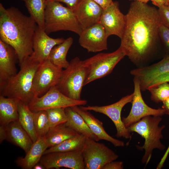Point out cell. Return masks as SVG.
I'll return each instance as SVG.
<instances>
[{
	"label": "cell",
	"mask_w": 169,
	"mask_h": 169,
	"mask_svg": "<svg viewBox=\"0 0 169 169\" xmlns=\"http://www.w3.org/2000/svg\"><path fill=\"white\" fill-rule=\"evenodd\" d=\"M120 46L137 65L147 61L156 50L161 23L158 9L137 1L131 3Z\"/></svg>",
	"instance_id": "obj_1"
},
{
	"label": "cell",
	"mask_w": 169,
	"mask_h": 169,
	"mask_svg": "<svg viewBox=\"0 0 169 169\" xmlns=\"http://www.w3.org/2000/svg\"><path fill=\"white\" fill-rule=\"evenodd\" d=\"M38 26L30 16L18 8L6 9L0 3V39L14 49L20 66L33 53V37Z\"/></svg>",
	"instance_id": "obj_2"
},
{
	"label": "cell",
	"mask_w": 169,
	"mask_h": 169,
	"mask_svg": "<svg viewBox=\"0 0 169 169\" xmlns=\"http://www.w3.org/2000/svg\"><path fill=\"white\" fill-rule=\"evenodd\" d=\"M40 64L31 55L28 57L20 66L19 71L0 87V95L17 99L28 105L34 98L33 80Z\"/></svg>",
	"instance_id": "obj_3"
},
{
	"label": "cell",
	"mask_w": 169,
	"mask_h": 169,
	"mask_svg": "<svg viewBox=\"0 0 169 169\" xmlns=\"http://www.w3.org/2000/svg\"><path fill=\"white\" fill-rule=\"evenodd\" d=\"M161 117L147 116L127 128L130 132H136L145 139L143 145L137 147L140 150H145L141 161L146 166L150 161L154 149L162 151L166 147L161 141L163 138L162 131L165 127L164 125L159 126L162 119Z\"/></svg>",
	"instance_id": "obj_4"
},
{
	"label": "cell",
	"mask_w": 169,
	"mask_h": 169,
	"mask_svg": "<svg viewBox=\"0 0 169 169\" xmlns=\"http://www.w3.org/2000/svg\"><path fill=\"white\" fill-rule=\"evenodd\" d=\"M44 30L48 35L64 30L72 32L79 35L83 30L73 10L55 0H47Z\"/></svg>",
	"instance_id": "obj_5"
},
{
	"label": "cell",
	"mask_w": 169,
	"mask_h": 169,
	"mask_svg": "<svg viewBox=\"0 0 169 169\" xmlns=\"http://www.w3.org/2000/svg\"><path fill=\"white\" fill-rule=\"evenodd\" d=\"M87 74V69L83 60L75 57L71 60L67 68L63 69L56 86L68 97L80 100Z\"/></svg>",
	"instance_id": "obj_6"
},
{
	"label": "cell",
	"mask_w": 169,
	"mask_h": 169,
	"mask_svg": "<svg viewBox=\"0 0 169 169\" xmlns=\"http://www.w3.org/2000/svg\"><path fill=\"white\" fill-rule=\"evenodd\" d=\"M125 54L120 47L111 53H100L86 59L84 62L87 70L84 85L110 74Z\"/></svg>",
	"instance_id": "obj_7"
},
{
	"label": "cell",
	"mask_w": 169,
	"mask_h": 169,
	"mask_svg": "<svg viewBox=\"0 0 169 169\" xmlns=\"http://www.w3.org/2000/svg\"><path fill=\"white\" fill-rule=\"evenodd\" d=\"M86 138L82 151L85 169H102L106 164L116 160L118 155L103 143Z\"/></svg>",
	"instance_id": "obj_8"
},
{
	"label": "cell",
	"mask_w": 169,
	"mask_h": 169,
	"mask_svg": "<svg viewBox=\"0 0 169 169\" xmlns=\"http://www.w3.org/2000/svg\"><path fill=\"white\" fill-rule=\"evenodd\" d=\"M87 101L85 100H75L62 93L56 86L51 88L44 95L34 97L28 105L33 112L55 108L84 105Z\"/></svg>",
	"instance_id": "obj_9"
},
{
	"label": "cell",
	"mask_w": 169,
	"mask_h": 169,
	"mask_svg": "<svg viewBox=\"0 0 169 169\" xmlns=\"http://www.w3.org/2000/svg\"><path fill=\"white\" fill-rule=\"evenodd\" d=\"M63 69L48 59L41 63L33 80V89L34 97L42 96L51 88L57 86Z\"/></svg>",
	"instance_id": "obj_10"
},
{
	"label": "cell",
	"mask_w": 169,
	"mask_h": 169,
	"mask_svg": "<svg viewBox=\"0 0 169 169\" xmlns=\"http://www.w3.org/2000/svg\"><path fill=\"white\" fill-rule=\"evenodd\" d=\"M133 98V93L122 97L118 101L112 104L104 106H80L82 109L93 111L103 114L109 117L114 124L116 130V136L125 139L131 138L130 132L125 126L121 117L123 107L127 103L131 102Z\"/></svg>",
	"instance_id": "obj_11"
},
{
	"label": "cell",
	"mask_w": 169,
	"mask_h": 169,
	"mask_svg": "<svg viewBox=\"0 0 169 169\" xmlns=\"http://www.w3.org/2000/svg\"><path fill=\"white\" fill-rule=\"evenodd\" d=\"M133 82L134 90L131 102V108L127 116L122 118V122L126 128L146 116H162L165 114V111L162 108L157 109L152 108L145 103L141 95L139 81L134 78Z\"/></svg>",
	"instance_id": "obj_12"
},
{
	"label": "cell",
	"mask_w": 169,
	"mask_h": 169,
	"mask_svg": "<svg viewBox=\"0 0 169 169\" xmlns=\"http://www.w3.org/2000/svg\"><path fill=\"white\" fill-rule=\"evenodd\" d=\"M45 169L64 167L85 169L82 151L54 152L43 155L39 162Z\"/></svg>",
	"instance_id": "obj_13"
},
{
	"label": "cell",
	"mask_w": 169,
	"mask_h": 169,
	"mask_svg": "<svg viewBox=\"0 0 169 169\" xmlns=\"http://www.w3.org/2000/svg\"><path fill=\"white\" fill-rule=\"evenodd\" d=\"M99 23L108 37L115 35L121 38L125 25V15L120 11L118 2L113 1L103 9Z\"/></svg>",
	"instance_id": "obj_14"
},
{
	"label": "cell",
	"mask_w": 169,
	"mask_h": 169,
	"mask_svg": "<svg viewBox=\"0 0 169 169\" xmlns=\"http://www.w3.org/2000/svg\"><path fill=\"white\" fill-rule=\"evenodd\" d=\"M79 36L80 45L89 52L96 53L108 49V37L100 23L83 30Z\"/></svg>",
	"instance_id": "obj_15"
},
{
	"label": "cell",
	"mask_w": 169,
	"mask_h": 169,
	"mask_svg": "<svg viewBox=\"0 0 169 169\" xmlns=\"http://www.w3.org/2000/svg\"><path fill=\"white\" fill-rule=\"evenodd\" d=\"M63 38H53L48 36L44 29L38 26L33 37L32 57L41 63L48 60L50 52L56 45L62 43Z\"/></svg>",
	"instance_id": "obj_16"
},
{
	"label": "cell",
	"mask_w": 169,
	"mask_h": 169,
	"mask_svg": "<svg viewBox=\"0 0 169 169\" xmlns=\"http://www.w3.org/2000/svg\"><path fill=\"white\" fill-rule=\"evenodd\" d=\"M169 72V54L151 65L132 69L130 74L138 80L141 90L145 91L148 84L155 78Z\"/></svg>",
	"instance_id": "obj_17"
},
{
	"label": "cell",
	"mask_w": 169,
	"mask_h": 169,
	"mask_svg": "<svg viewBox=\"0 0 169 169\" xmlns=\"http://www.w3.org/2000/svg\"><path fill=\"white\" fill-rule=\"evenodd\" d=\"M103 10L93 0H82L73 11L84 30L99 23Z\"/></svg>",
	"instance_id": "obj_18"
},
{
	"label": "cell",
	"mask_w": 169,
	"mask_h": 169,
	"mask_svg": "<svg viewBox=\"0 0 169 169\" xmlns=\"http://www.w3.org/2000/svg\"><path fill=\"white\" fill-rule=\"evenodd\" d=\"M17 55L10 45L0 39V87L18 73Z\"/></svg>",
	"instance_id": "obj_19"
},
{
	"label": "cell",
	"mask_w": 169,
	"mask_h": 169,
	"mask_svg": "<svg viewBox=\"0 0 169 169\" xmlns=\"http://www.w3.org/2000/svg\"><path fill=\"white\" fill-rule=\"evenodd\" d=\"M71 107L82 116L91 131L99 141L102 140L107 141L116 147H122L125 146L123 141L114 138L109 135L104 129L102 122L96 118L88 111L82 109L79 106Z\"/></svg>",
	"instance_id": "obj_20"
},
{
	"label": "cell",
	"mask_w": 169,
	"mask_h": 169,
	"mask_svg": "<svg viewBox=\"0 0 169 169\" xmlns=\"http://www.w3.org/2000/svg\"><path fill=\"white\" fill-rule=\"evenodd\" d=\"M48 147L45 136L39 137L24 157H19L16 160L17 164L23 169H32L40 161Z\"/></svg>",
	"instance_id": "obj_21"
},
{
	"label": "cell",
	"mask_w": 169,
	"mask_h": 169,
	"mask_svg": "<svg viewBox=\"0 0 169 169\" xmlns=\"http://www.w3.org/2000/svg\"><path fill=\"white\" fill-rule=\"evenodd\" d=\"M6 140L23 149L26 153L33 144L28 133L18 121L12 122L6 125Z\"/></svg>",
	"instance_id": "obj_22"
},
{
	"label": "cell",
	"mask_w": 169,
	"mask_h": 169,
	"mask_svg": "<svg viewBox=\"0 0 169 169\" xmlns=\"http://www.w3.org/2000/svg\"><path fill=\"white\" fill-rule=\"evenodd\" d=\"M67 116L65 124L79 134H81L87 138L92 139L95 141H99L98 137L92 132L82 116L74 110L71 107L65 108Z\"/></svg>",
	"instance_id": "obj_23"
},
{
	"label": "cell",
	"mask_w": 169,
	"mask_h": 169,
	"mask_svg": "<svg viewBox=\"0 0 169 169\" xmlns=\"http://www.w3.org/2000/svg\"><path fill=\"white\" fill-rule=\"evenodd\" d=\"M19 100L0 95V125H6L12 122L18 120Z\"/></svg>",
	"instance_id": "obj_24"
},
{
	"label": "cell",
	"mask_w": 169,
	"mask_h": 169,
	"mask_svg": "<svg viewBox=\"0 0 169 169\" xmlns=\"http://www.w3.org/2000/svg\"><path fill=\"white\" fill-rule=\"evenodd\" d=\"M18 121L34 143L38 138L34 126V112L30 110L28 105L20 100L18 102Z\"/></svg>",
	"instance_id": "obj_25"
},
{
	"label": "cell",
	"mask_w": 169,
	"mask_h": 169,
	"mask_svg": "<svg viewBox=\"0 0 169 169\" xmlns=\"http://www.w3.org/2000/svg\"><path fill=\"white\" fill-rule=\"evenodd\" d=\"M73 42V38L69 37L61 43L55 46L52 49L48 59L61 69L67 68L69 64L66 59L67 55Z\"/></svg>",
	"instance_id": "obj_26"
},
{
	"label": "cell",
	"mask_w": 169,
	"mask_h": 169,
	"mask_svg": "<svg viewBox=\"0 0 169 169\" xmlns=\"http://www.w3.org/2000/svg\"><path fill=\"white\" fill-rule=\"evenodd\" d=\"M78 134L64 123L50 128L45 136L49 147L57 145Z\"/></svg>",
	"instance_id": "obj_27"
},
{
	"label": "cell",
	"mask_w": 169,
	"mask_h": 169,
	"mask_svg": "<svg viewBox=\"0 0 169 169\" xmlns=\"http://www.w3.org/2000/svg\"><path fill=\"white\" fill-rule=\"evenodd\" d=\"M86 137L78 134L61 143L47 149L44 155L54 152L82 151L84 146Z\"/></svg>",
	"instance_id": "obj_28"
},
{
	"label": "cell",
	"mask_w": 169,
	"mask_h": 169,
	"mask_svg": "<svg viewBox=\"0 0 169 169\" xmlns=\"http://www.w3.org/2000/svg\"><path fill=\"white\" fill-rule=\"evenodd\" d=\"M24 3L30 16L38 27L44 29V15L47 0H21Z\"/></svg>",
	"instance_id": "obj_29"
},
{
	"label": "cell",
	"mask_w": 169,
	"mask_h": 169,
	"mask_svg": "<svg viewBox=\"0 0 169 169\" xmlns=\"http://www.w3.org/2000/svg\"><path fill=\"white\" fill-rule=\"evenodd\" d=\"M34 120L35 131L38 137L44 136L50 128L46 110L34 112Z\"/></svg>",
	"instance_id": "obj_30"
},
{
	"label": "cell",
	"mask_w": 169,
	"mask_h": 169,
	"mask_svg": "<svg viewBox=\"0 0 169 169\" xmlns=\"http://www.w3.org/2000/svg\"><path fill=\"white\" fill-rule=\"evenodd\" d=\"M46 110L50 128L66 122L67 119L65 108H55L49 109Z\"/></svg>",
	"instance_id": "obj_31"
},
{
	"label": "cell",
	"mask_w": 169,
	"mask_h": 169,
	"mask_svg": "<svg viewBox=\"0 0 169 169\" xmlns=\"http://www.w3.org/2000/svg\"><path fill=\"white\" fill-rule=\"evenodd\" d=\"M151 99L153 101L158 103L163 101L169 97V83H164L149 89Z\"/></svg>",
	"instance_id": "obj_32"
},
{
	"label": "cell",
	"mask_w": 169,
	"mask_h": 169,
	"mask_svg": "<svg viewBox=\"0 0 169 169\" xmlns=\"http://www.w3.org/2000/svg\"><path fill=\"white\" fill-rule=\"evenodd\" d=\"M159 32L160 38L165 48L167 54H169V29L161 23Z\"/></svg>",
	"instance_id": "obj_33"
},
{
	"label": "cell",
	"mask_w": 169,
	"mask_h": 169,
	"mask_svg": "<svg viewBox=\"0 0 169 169\" xmlns=\"http://www.w3.org/2000/svg\"><path fill=\"white\" fill-rule=\"evenodd\" d=\"M158 11L161 22L169 29V6H161Z\"/></svg>",
	"instance_id": "obj_34"
},
{
	"label": "cell",
	"mask_w": 169,
	"mask_h": 169,
	"mask_svg": "<svg viewBox=\"0 0 169 169\" xmlns=\"http://www.w3.org/2000/svg\"><path fill=\"white\" fill-rule=\"evenodd\" d=\"M166 82H169V72L161 74L152 80L146 86L145 90Z\"/></svg>",
	"instance_id": "obj_35"
},
{
	"label": "cell",
	"mask_w": 169,
	"mask_h": 169,
	"mask_svg": "<svg viewBox=\"0 0 169 169\" xmlns=\"http://www.w3.org/2000/svg\"><path fill=\"white\" fill-rule=\"evenodd\" d=\"M123 162L121 161H111L105 165L102 169H122Z\"/></svg>",
	"instance_id": "obj_36"
},
{
	"label": "cell",
	"mask_w": 169,
	"mask_h": 169,
	"mask_svg": "<svg viewBox=\"0 0 169 169\" xmlns=\"http://www.w3.org/2000/svg\"><path fill=\"white\" fill-rule=\"evenodd\" d=\"M64 3L67 7L73 10L76 7L82 0H54Z\"/></svg>",
	"instance_id": "obj_37"
},
{
	"label": "cell",
	"mask_w": 169,
	"mask_h": 169,
	"mask_svg": "<svg viewBox=\"0 0 169 169\" xmlns=\"http://www.w3.org/2000/svg\"><path fill=\"white\" fill-rule=\"evenodd\" d=\"M100 5L103 9H105L111 3L113 0H93Z\"/></svg>",
	"instance_id": "obj_38"
},
{
	"label": "cell",
	"mask_w": 169,
	"mask_h": 169,
	"mask_svg": "<svg viewBox=\"0 0 169 169\" xmlns=\"http://www.w3.org/2000/svg\"><path fill=\"white\" fill-rule=\"evenodd\" d=\"M6 125H0V142L2 143L3 141L6 140Z\"/></svg>",
	"instance_id": "obj_39"
},
{
	"label": "cell",
	"mask_w": 169,
	"mask_h": 169,
	"mask_svg": "<svg viewBox=\"0 0 169 169\" xmlns=\"http://www.w3.org/2000/svg\"><path fill=\"white\" fill-rule=\"evenodd\" d=\"M169 153V145L160 162L157 166L156 169H160L163 166V165Z\"/></svg>",
	"instance_id": "obj_40"
},
{
	"label": "cell",
	"mask_w": 169,
	"mask_h": 169,
	"mask_svg": "<svg viewBox=\"0 0 169 169\" xmlns=\"http://www.w3.org/2000/svg\"><path fill=\"white\" fill-rule=\"evenodd\" d=\"M162 108L165 111V114L169 115V97L162 102Z\"/></svg>",
	"instance_id": "obj_41"
},
{
	"label": "cell",
	"mask_w": 169,
	"mask_h": 169,
	"mask_svg": "<svg viewBox=\"0 0 169 169\" xmlns=\"http://www.w3.org/2000/svg\"><path fill=\"white\" fill-rule=\"evenodd\" d=\"M152 3L158 8L164 5H167V0H151Z\"/></svg>",
	"instance_id": "obj_42"
},
{
	"label": "cell",
	"mask_w": 169,
	"mask_h": 169,
	"mask_svg": "<svg viewBox=\"0 0 169 169\" xmlns=\"http://www.w3.org/2000/svg\"><path fill=\"white\" fill-rule=\"evenodd\" d=\"M33 169H45L44 167L40 163L36 164L33 167Z\"/></svg>",
	"instance_id": "obj_43"
},
{
	"label": "cell",
	"mask_w": 169,
	"mask_h": 169,
	"mask_svg": "<svg viewBox=\"0 0 169 169\" xmlns=\"http://www.w3.org/2000/svg\"><path fill=\"white\" fill-rule=\"evenodd\" d=\"M151 0H134L133 1H137L143 3H147L149 1Z\"/></svg>",
	"instance_id": "obj_44"
},
{
	"label": "cell",
	"mask_w": 169,
	"mask_h": 169,
	"mask_svg": "<svg viewBox=\"0 0 169 169\" xmlns=\"http://www.w3.org/2000/svg\"><path fill=\"white\" fill-rule=\"evenodd\" d=\"M167 5L169 6V0H167Z\"/></svg>",
	"instance_id": "obj_45"
},
{
	"label": "cell",
	"mask_w": 169,
	"mask_h": 169,
	"mask_svg": "<svg viewBox=\"0 0 169 169\" xmlns=\"http://www.w3.org/2000/svg\"><path fill=\"white\" fill-rule=\"evenodd\" d=\"M129 0L131 1H134V0Z\"/></svg>",
	"instance_id": "obj_46"
},
{
	"label": "cell",
	"mask_w": 169,
	"mask_h": 169,
	"mask_svg": "<svg viewBox=\"0 0 169 169\" xmlns=\"http://www.w3.org/2000/svg\"><path fill=\"white\" fill-rule=\"evenodd\" d=\"M48 0V1H52V0Z\"/></svg>",
	"instance_id": "obj_47"
}]
</instances>
